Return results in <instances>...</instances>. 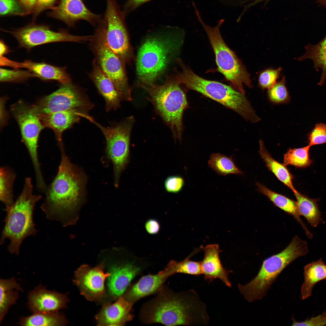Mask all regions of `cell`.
Returning a JSON list of instances; mask_svg holds the SVG:
<instances>
[{
  "label": "cell",
  "mask_w": 326,
  "mask_h": 326,
  "mask_svg": "<svg viewBox=\"0 0 326 326\" xmlns=\"http://www.w3.org/2000/svg\"><path fill=\"white\" fill-rule=\"evenodd\" d=\"M168 277L162 270L155 274L143 276L123 296L133 305L142 298L158 292Z\"/></svg>",
  "instance_id": "cell-23"
},
{
  "label": "cell",
  "mask_w": 326,
  "mask_h": 326,
  "mask_svg": "<svg viewBox=\"0 0 326 326\" xmlns=\"http://www.w3.org/2000/svg\"><path fill=\"white\" fill-rule=\"evenodd\" d=\"M258 190L266 197L276 206L292 216L300 224L307 237L311 239L313 235L300 218L296 201L269 189L259 182L256 183Z\"/></svg>",
  "instance_id": "cell-25"
},
{
  "label": "cell",
  "mask_w": 326,
  "mask_h": 326,
  "mask_svg": "<svg viewBox=\"0 0 326 326\" xmlns=\"http://www.w3.org/2000/svg\"><path fill=\"white\" fill-rule=\"evenodd\" d=\"M125 17L116 0H106V8L103 19L105 25L107 41L110 48L123 62L127 60L130 53Z\"/></svg>",
  "instance_id": "cell-13"
},
{
  "label": "cell",
  "mask_w": 326,
  "mask_h": 326,
  "mask_svg": "<svg viewBox=\"0 0 326 326\" xmlns=\"http://www.w3.org/2000/svg\"><path fill=\"white\" fill-rule=\"evenodd\" d=\"M0 56H3L10 52V50L7 46L6 45L4 41L1 40L0 41Z\"/></svg>",
  "instance_id": "cell-48"
},
{
  "label": "cell",
  "mask_w": 326,
  "mask_h": 326,
  "mask_svg": "<svg viewBox=\"0 0 326 326\" xmlns=\"http://www.w3.org/2000/svg\"><path fill=\"white\" fill-rule=\"evenodd\" d=\"M184 181L181 176L173 175L168 177L164 182V187L168 193H176L182 189L184 185Z\"/></svg>",
  "instance_id": "cell-41"
},
{
  "label": "cell",
  "mask_w": 326,
  "mask_h": 326,
  "mask_svg": "<svg viewBox=\"0 0 326 326\" xmlns=\"http://www.w3.org/2000/svg\"><path fill=\"white\" fill-rule=\"evenodd\" d=\"M11 109L19 125L22 141L27 149L31 160L36 183L39 185H43L45 181L40 167L38 147L40 134L45 127L32 105L20 101L12 105Z\"/></svg>",
  "instance_id": "cell-11"
},
{
  "label": "cell",
  "mask_w": 326,
  "mask_h": 326,
  "mask_svg": "<svg viewBox=\"0 0 326 326\" xmlns=\"http://www.w3.org/2000/svg\"><path fill=\"white\" fill-rule=\"evenodd\" d=\"M285 77L269 89L268 94L270 100L276 104L286 103L289 101L290 97L285 85Z\"/></svg>",
  "instance_id": "cell-37"
},
{
  "label": "cell",
  "mask_w": 326,
  "mask_h": 326,
  "mask_svg": "<svg viewBox=\"0 0 326 326\" xmlns=\"http://www.w3.org/2000/svg\"><path fill=\"white\" fill-rule=\"evenodd\" d=\"M305 53L297 60L302 61L310 59L313 61L314 67L316 70H322L320 81L318 84L321 85L326 78V36L316 44H308L305 46Z\"/></svg>",
  "instance_id": "cell-29"
},
{
  "label": "cell",
  "mask_w": 326,
  "mask_h": 326,
  "mask_svg": "<svg viewBox=\"0 0 326 326\" xmlns=\"http://www.w3.org/2000/svg\"><path fill=\"white\" fill-rule=\"evenodd\" d=\"M259 142V153L268 169L279 181L291 189L294 193L296 192L297 191L293 184V177L286 166L277 161L272 157L265 148L262 140H260Z\"/></svg>",
  "instance_id": "cell-28"
},
{
  "label": "cell",
  "mask_w": 326,
  "mask_h": 326,
  "mask_svg": "<svg viewBox=\"0 0 326 326\" xmlns=\"http://www.w3.org/2000/svg\"><path fill=\"white\" fill-rule=\"evenodd\" d=\"M32 179L26 177L23 190L14 203L5 209L6 216L0 240L3 245L6 239L10 243L7 247L10 254L18 255L24 240L27 237L35 235L37 231L33 220L36 204L42 198L41 194L33 193Z\"/></svg>",
  "instance_id": "cell-3"
},
{
  "label": "cell",
  "mask_w": 326,
  "mask_h": 326,
  "mask_svg": "<svg viewBox=\"0 0 326 326\" xmlns=\"http://www.w3.org/2000/svg\"><path fill=\"white\" fill-rule=\"evenodd\" d=\"M84 0H59L52 7L49 15L60 20L69 27H74L80 20L88 22L95 27L102 20V16L91 11L84 3Z\"/></svg>",
  "instance_id": "cell-17"
},
{
  "label": "cell",
  "mask_w": 326,
  "mask_h": 326,
  "mask_svg": "<svg viewBox=\"0 0 326 326\" xmlns=\"http://www.w3.org/2000/svg\"><path fill=\"white\" fill-rule=\"evenodd\" d=\"M307 243L297 235L283 251L265 259L257 276L245 285L238 283L241 294L249 302L262 299L281 272L298 258L308 252Z\"/></svg>",
  "instance_id": "cell-5"
},
{
  "label": "cell",
  "mask_w": 326,
  "mask_h": 326,
  "mask_svg": "<svg viewBox=\"0 0 326 326\" xmlns=\"http://www.w3.org/2000/svg\"><path fill=\"white\" fill-rule=\"evenodd\" d=\"M104 267L103 261L93 267L83 265L75 271L73 282L81 294L89 301H100L106 296L105 281L110 273L104 272Z\"/></svg>",
  "instance_id": "cell-15"
},
{
  "label": "cell",
  "mask_w": 326,
  "mask_h": 326,
  "mask_svg": "<svg viewBox=\"0 0 326 326\" xmlns=\"http://www.w3.org/2000/svg\"><path fill=\"white\" fill-rule=\"evenodd\" d=\"M3 66H9L18 69H27L38 78L45 80H55L61 84L72 82L69 75L66 71L65 67H59L45 62H36L30 60L18 62L10 60L6 57L3 60Z\"/></svg>",
  "instance_id": "cell-20"
},
{
  "label": "cell",
  "mask_w": 326,
  "mask_h": 326,
  "mask_svg": "<svg viewBox=\"0 0 326 326\" xmlns=\"http://www.w3.org/2000/svg\"><path fill=\"white\" fill-rule=\"evenodd\" d=\"M309 145H313L326 142V125L322 123L316 124L308 136Z\"/></svg>",
  "instance_id": "cell-40"
},
{
  "label": "cell",
  "mask_w": 326,
  "mask_h": 326,
  "mask_svg": "<svg viewBox=\"0 0 326 326\" xmlns=\"http://www.w3.org/2000/svg\"><path fill=\"white\" fill-rule=\"evenodd\" d=\"M67 319L58 311L33 313L30 316L21 318L19 322L21 326H59L66 325Z\"/></svg>",
  "instance_id": "cell-30"
},
{
  "label": "cell",
  "mask_w": 326,
  "mask_h": 326,
  "mask_svg": "<svg viewBox=\"0 0 326 326\" xmlns=\"http://www.w3.org/2000/svg\"><path fill=\"white\" fill-rule=\"evenodd\" d=\"M5 99L4 97L1 98L0 106H1V126L3 127L7 123L8 120V116L6 113V111L5 108Z\"/></svg>",
  "instance_id": "cell-47"
},
{
  "label": "cell",
  "mask_w": 326,
  "mask_h": 326,
  "mask_svg": "<svg viewBox=\"0 0 326 326\" xmlns=\"http://www.w3.org/2000/svg\"><path fill=\"white\" fill-rule=\"evenodd\" d=\"M1 82H20L29 78L37 77L35 74L29 70L8 69L1 68Z\"/></svg>",
  "instance_id": "cell-36"
},
{
  "label": "cell",
  "mask_w": 326,
  "mask_h": 326,
  "mask_svg": "<svg viewBox=\"0 0 326 326\" xmlns=\"http://www.w3.org/2000/svg\"><path fill=\"white\" fill-rule=\"evenodd\" d=\"M32 106L37 113L40 114L70 110L88 113L94 105L85 93L71 82L61 84L56 91Z\"/></svg>",
  "instance_id": "cell-12"
},
{
  "label": "cell",
  "mask_w": 326,
  "mask_h": 326,
  "mask_svg": "<svg viewBox=\"0 0 326 326\" xmlns=\"http://www.w3.org/2000/svg\"><path fill=\"white\" fill-rule=\"evenodd\" d=\"M68 302L67 294L48 290L41 284L28 296V307L33 313L58 311L66 307Z\"/></svg>",
  "instance_id": "cell-18"
},
{
  "label": "cell",
  "mask_w": 326,
  "mask_h": 326,
  "mask_svg": "<svg viewBox=\"0 0 326 326\" xmlns=\"http://www.w3.org/2000/svg\"><path fill=\"white\" fill-rule=\"evenodd\" d=\"M197 19L206 31L215 56L218 71L235 89L245 94L243 85L252 87L250 75L235 53L226 45L221 36L220 28L224 21L221 19L217 25L212 27L203 20L199 11L195 12Z\"/></svg>",
  "instance_id": "cell-7"
},
{
  "label": "cell",
  "mask_w": 326,
  "mask_h": 326,
  "mask_svg": "<svg viewBox=\"0 0 326 326\" xmlns=\"http://www.w3.org/2000/svg\"><path fill=\"white\" fill-rule=\"evenodd\" d=\"M9 32L17 39L20 47L28 50L38 45L53 42L83 43L89 41L91 37L74 35L62 29L55 32L47 26L35 24L30 25Z\"/></svg>",
  "instance_id": "cell-14"
},
{
  "label": "cell",
  "mask_w": 326,
  "mask_h": 326,
  "mask_svg": "<svg viewBox=\"0 0 326 326\" xmlns=\"http://www.w3.org/2000/svg\"><path fill=\"white\" fill-rule=\"evenodd\" d=\"M292 326H318L326 325V310L321 315L307 319L304 321L298 322L292 318Z\"/></svg>",
  "instance_id": "cell-42"
},
{
  "label": "cell",
  "mask_w": 326,
  "mask_h": 326,
  "mask_svg": "<svg viewBox=\"0 0 326 326\" xmlns=\"http://www.w3.org/2000/svg\"><path fill=\"white\" fill-rule=\"evenodd\" d=\"M294 193L300 214L306 219L312 226L316 227L322 220L317 203L318 200L309 198L297 191Z\"/></svg>",
  "instance_id": "cell-31"
},
{
  "label": "cell",
  "mask_w": 326,
  "mask_h": 326,
  "mask_svg": "<svg viewBox=\"0 0 326 326\" xmlns=\"http://www.w3.org/2000/svg\"><path fill=\"white\" fill-rule=\"evenodd\" d=\"M24 9L20 3L16 0H0L1 15L27 14Z\"/></svg>",
  "instance_id": "cell-38"
},
{
  "label": "cell",
  "mask_w": 326,
  "mask_h": 326,
  "mask_svg": "<svg viewBox=\"0 0 326 326\" xmlns=\"http://www.w3.org/2000/svg\"><path fill=\"white\" fill-rule=\"evenodd\" d=\"M178 63L182 70L175 77L174 80L177 83L231 109L251 123L260 120L245 94L221 83L204 79L195 73L181 60H178Z\"/></svg>",
  "instance_id": "cell-4"
},
{
  "label": "cell",
  "mask_w": 326,
  "mask_h": 326,
  "mask_svg": "<svg viewBox=\"0 0 326 326\" xmlns=\"http://www.w3.org/2000/svg\"><path fill=\"white\" fill-rule=\"evenodd\" d=\"M191 256L180 261L171 260L162 271L168 277L176 273L200 275L202 274L200 262L190 260V257Z\"/></svg>",
  "instance_id": "cell-34"
},
{
  "label": "cell",
  "mask_w": 326,
  "mask_h": 326,
  "mask_svg": "<svg viewBox=\"0 0 326 326\" xmlns=\"http://www.w3.org/2000/svg\"><path fill=\"white\" fill-rule=\"evenodd\" d=\"M157 295L142 307L139 318L147 324L167 326L207 325L209 318L205 304L193 289L174 292L163 286Z\"/></svg>",
  "instance_id": "cell-1"
},
{
  "label": "cell",
  "mask_w": 326,
  "mask_h": 326,
  "mask_svg": "<svg viewBox=\"0 0 326 326\" xmlns=\"http://www.w3.org/2000/svg\"><path fill=\"white\" fill-rule=\"evenodd\" d=\"M82 112L75 110H70L53 113L37 114L44 127L52 129L54 131L58 144H63L62 135L66 130L78 123Z\"/></svg>",
  "instance_id": "cell-24"
},
{
  "label": "cell",
  "mask_w": 326,
  "mask_h": 326,
  "mask_svg": "<svg viewBox=\"0 0 326 326\" xmlns=\"http://www.w3.org/2000/svg\"><path fill=\"white\" fill-rule=\"evenodd\" d=\"M137 85L147 92L149 95L148 99L170 128L174 140L181 141L183 115L187 107V102L180 85L173 80L162 85H147L139 82Z\"/></svg>",
  "instance_id": "cell-6"
},
{
  "label": "cell",
  "mask_w": 326,
  "mask_h": 326,
  "mask_svg": "<svg viewBox=\"0 0 326 326\" xmlns=\"http://www.w3.org/2000/svg\"><path fill=\"white\" fill-rule=\"evenodd\" d=\"M169 39L152 38L147 40L139 51L136 71L141 83L153 82L164 71L177 45Z\"/></svg>",
  "instance_id": "cell-9"
},
{
  "label": "cell",
  "mask_w": 326,
  "mask_h": 326,
  "mask_svg": "<svg viewBox=\"0 0 326 326\" xmlns=\"http://www.w3.org/2000/svg\"><path fill=\"white\" fill-rule=\"evenodd\" d=\"M317 1L320 5L326 6V0H317Z\"/></svg>",
  "instance_id": "cell-49"
},
{
  "label": "cell",
  "mask_w": 326,
  "mask_h": 326,
  "mask_svg": "<svg viewBox=\"0 0 326 326\" xmlns=\"http://www.w3.org/2000/svg\"><path fill=\"white\" fill-rule=\"evenodd\" d=\"M16 177V173L11 168L7 166L1 167L0 200L5 208L10 207L14 202L13 186Z\"/></svg>",
  "instance_id": "cell-32"
},
{
  "label": "cell",
  "mask_w": 326,
  "mask_h": 326,
  "mask_svg": "<svg viewBox=\"0 0 326 326\" xmlns=\"http://www.w3.org/2000/svg\"><path fill=\"white\" fill-rule=\"evenodd\" d=\"M133 304L122 296L114 303L106 302L95 316L99 326H123L133 317Z\"/></svg>",
  "instance_id": "cell-19"
},
{
  "label": "cell",
  "mask_w": 326,
  "mask_h": 326,
  "mask_svg": "<svg viewBox=\"0 0 326 326\" xmlns=\"http://www.w3.org/2000/svg\"><path fill=\"white\" fill-rule=\"evenodd\" d=\"M61 159L56 174L47 186L40 208L49 220L66 226L73 223L72 216L85 193V175L70 161L64 148L60 149Z\"/></svg>",
  "instance_id": "cell-2"
},
{
  "label": "cell",
  "mask_w": 326,
  "mask_h": 326,
  "mask_svg": "<svg viewBox=\"0 0 326 326\" xmlns=\"http://www.w3.org/2000/svg\"><path fill=\"white\" fill-rule=\"evenodd\" d=\"M264 0H256V1L255 2H259L261 1H264Z\"/></svg>",
  "instance_id": "cell-50"
},
{
  "label": "cell",
  "mask_w": 326,
  "mask_h": 326,
  "mask_svg": "<svg viewBox=\"0 0 326 326\" xmlns=\"http://www.w3.org/2000/svg\"><path fill=\"white\" fill-rule=\"evenodd\" d=\"M56 0H37L33 11L36 16L43 11L48 8H51Z\"/></svg>",
  "instance_id": "cell-44"
},
{
  "label": "cell",
  "mask_w": 326,
  "mask_h": 326,
  "mask_svg": "<svg viewBox=\"0 0 326 326\" xmlns=\"http://www.w3.org/2000/svg\"><path fill=\"white\" fill-rule=\"evenodd\" d=\"M20 3L27 13L34 11L37 0H18Z\"/></svg>",
  "instance_id": "cell-46"
},
{
  "label": "cell",
  "mask_w": 326,
  "mask_h": 326,
  "mask_svg": "<svg viewBox=\"0 0 326 326\" xmlns=\"http://www.w3.org/2000/svg\"><path fill=\"white\" fill-rule=\"evenodd\" d=\"M208 165L209 167L221 175L242 174L235 165L232 156L228 157L219 153L211 154Z\"/></svg>",
  "instance_id": "cell-33"
},
{
  "label": "cell",
  "mask_w": 326,
  "mask_h": 326,
  "mask_svg": "<svg viewBox=\"0 0 326 326\" xmlns=\"http://www.w3.org/2000/svg\"><path fill=\"white\" fill-rule=\"evenodd\" d=\"M309 145L299 148H289L284 155L283 164L285 166L292 165L297 168H305L312 163L310 158Z\"/></svg>",
  "instance_id": "cell-35"
},
{
  "label": "cell",
  "mask_w": 326,
  "mask_h": 326,
  "mask_svg": "<svg viewBox=\"0 0 326 326\" xmlns=\"http://www.w3.org/2000/svg\"><path fill=\"white\" fill-rule=\"evenodd\" d=\"M304 281L301 288V297L305 299L310 297L315 285L326 279V265L321 259L313 261L304 268Z\"/></svg>",
  "instance_id": "cell-26"
},
{
  "label": "cell",
  "mask_w": 326,
  "mask_h": 326,
  "mask_svg": "<svg viewBox=\"0 0 326 326\" xmlns=\"http://www.w3.org/2000/svg\"><path fill=\"white\" fill-rule=\"evenodd\" d=\"M281 68L277 69H268L262 72L259 78V84L264 89H269L276 83L282 70Z\"/></svg>",
  "instance_id": "cell-39"
},
{
  "label": "cell",
  "mask_w": 326,
  "mask_h": 326,
  "mask_svg": "<svg viewBox=\"0 0 326 326\" xmlns=\"http://www.w3.org/2000/svg\"><path fill=\"white\" fill-rule=\"evenodd\" d=\"M150 0H127L122 11L126 16L142 4Z\"/></svg>",
  "instance_id": "cell-43"
},
{
  "label": "cell",
  "mask_w": 326,
  "mask_h": 326,
  "mask_svg": "<svg viewBox=\"0 0 326 326\" xmlns=\"http://www.w3.org/2000/svg\"><path fill=\"white\" fill-rule=\"evenodd\" d=\"M17 291H22L21 285L13 277L0 280V322L3 321L10 307L19 298Z\"/></svg>",
  "instance_id": "cell-27"
},
{
  "label": "cell",
  "mask_w": 326,
  "mask_h": 326,
  "mask_svg": "<svg viewBox=\"0 0 326 326\" xmlns=\"http://www.w3.org/2000/svg\"><path fill=\"white\" fill-rule=\"evenodd\" d=\"M145 228L149 234L154 235L157 234L159 232L160 225L157 220L154 219H150L148 220L145 223Z\"/></svg>",
  "instance_id": "cell-45"
},
{
  "label": "cell",
  "mask_w": 326,
  "mask_h": 326,
  "mask_svg": "<svg viewBox=\"0 0 326 326\" xmlns=\"http://www.w3.org/2000/svg\"><path fill=\"white\" fill-rule=\"evenodd\" d=\"M85 118L96 126L105 138L106 155L113 163L114 184L117 187L121 174L129 162L130 137L134 119L129 117L113 126L105 127L89 115Z\"/></svg>",
  "instance_id": "cell-10"
},
{
  "label": "cell",
  "mask_w": 326,
  "mask_h": 326,
  "mask_svg": "<svg viewBox=\"0 0 326 326\" xmlns=\"http://www.w3.org/2000/svg\"><path fill=\"white\" fill-rule=\"evenodd\" d=\"M90 40V46L94 59L104 73L113 82L122 101L132 100L129 86L120 58L111 49L106 39L105 25L103 20L95 27Z\"/></svg>",
  "instance_id": "cell-8"
},
{
  "label": "cell",
  "mask_w": 326,
  "mask_h": 326,
  "mask_svg": "<svg viewBox=\"0 0 326 326\" xmlns=\"http://www.w3.org/2000/svg\"><path fill=\"white\" fill-rule=\"evenodd\" d=\"M144 263L141 259L131 255L111 268L107 284L112 299H117L123 295L131 281L145 267Z\"/></svg>",
  "instance_id": "cell-16"
},
{
  "label": "cell",
  "mask_w": 326,
  "mask_h": 326,
  "mask_svg": "<svg viewBox=\"0 0 326 326\" xmlns=\"http://www.w3.org/2000/svg\"><path fill=\"white\" fill-rule=\"evenodd\" d=\"M92 64L89 77L104 100L106 111L117 110L120 108L122 100L113 83L104 73L94 59Z\"/></svg>",
  "instance_id": "cell-22"
},
{
  "label": "cell",
  "mask_w": 326,
  "mask_h": 326,
  "mask_svg": "<svg viewBox=\"0 0 326 326\" xmlns=\"http://www.w3.org/2000/svg\"><path fill=\"white\" fill-rule=\"evenodd\" d=\"M203 250L204 257L200 263L204 279L211 283L214 279L218 278L225 286L231 287L232 283L229 276L233 272L225 269L222 264L219 256L221 251L218 245H207L203 248Z\"/></svg>",
  "instance_id": "cell-21"
}]
</instances>
